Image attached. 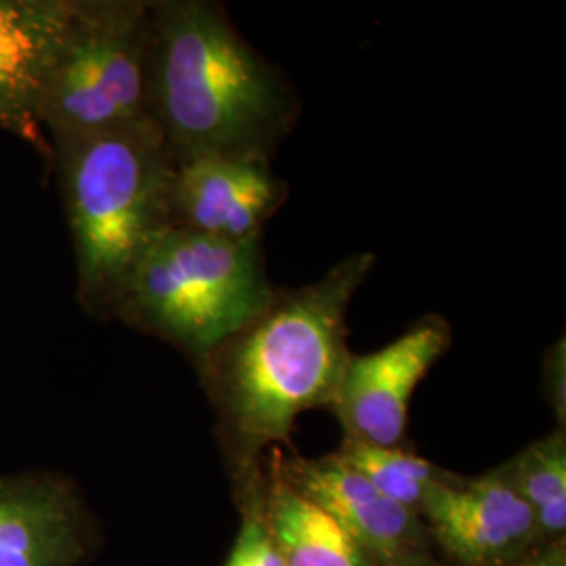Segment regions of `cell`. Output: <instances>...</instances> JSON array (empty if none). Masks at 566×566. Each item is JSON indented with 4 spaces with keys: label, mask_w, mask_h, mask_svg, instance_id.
<instances>
[{
    "label": "cell",
    "mask_w": 566,
    "mask_h": 566,
    "mask_svg": "<svg viewBox=\"0 0 566 566\" xmlns=\"http://www.w3.org/2000/svg\"><path fill=\"white\" fill-rule=\"evenodd\" d=\"M512 566H566V539L539 544Z\"/></svg>",
    "instance_id": "cell-17"
},
{
    "label": "cell",
    "mask_w": 566,
    "mask_h": 566,
    "mask_svg": "<svg viewBox=\"0 0 566 566\" xmlns=\"http://www.w3.org/2000/svg\"><path fill=\"white\" fill-rule=\"evenodd\" d=\"M147 49V0H74L39 107L49 143L149 120Z\"/></svg>",
    "instance_id": "cell-5"
},
{
    "label": "cell",
    "mask_w": 566,
    "mask_h": 566,
    "mask_svg": "<svg viewBox=\"0 0 566 566\" xmlns=\"http://www.w3.org/2000/svg\"><path fill=\"white\" fill-rule=\"evenodd\" d=\"M74 0H0V128L53 158L39 120Z\"/></svg>",
    "instance_id": "cell-11"
},
{
    "label": "cell",
    "mask_w": 566,
    "mask_h": 566,
    "mask_svg": "<svg viewBox=\"0 0 566 566\" xmlns=\"http://www.w3.org/2000/svg\"><path fill=\"white\" fill-rule=\"evenodd\" d=\"M542 388L547 405L554 411L556 428L566 430V344L565 336L552 344L544 357Z\"/></svg>",
    "instance_id": "cell-16"
},
{
    "label": "cell",
    "mask_w": 566,
    "mask_h": 566,
    "mask_svg": "<svg viewBox=\"0 0 566 566\" xmlns=\"http://www.w3.org/2000/svg\"><path fill=\"white\" fill-rule=\"evenodd\" d=\"M374 264L376 254L359 252L315 282L275 287L263 311L196 367L233 495L261 476L271 451L292 447L301 413L334 401L353 355L348 308Z\"/></svg>",
    "instance_id": "cell-1"
},
{
    "label": "cell",
    "mask_w": 566,
    "mask_h": 566,
    "mask_svg": "<svg viewBox=\"0 0 566 566\" xmlns=\"http://www.w3.org/2000/svg\"><path fill=\"white\" fill-rule=\"evenodd\" d=\"M269 462L306 500L327 512L378 566H426L437 560L422 518L395 504L334 451L324 458L271 451Z\"/></svg>",
    "instance_id": "cell-8"
},
{
    "label": "cell",
    "mask_w": 566,
    "mask_h": 566,
    "mask_svg": "<svg viewBox=\"0 0 566 566\" xmlns=\"http://www.w3.org/2000/svg\"><path fill=\"white\" fill-rule=\"evenodd\" d=\"M426 566H447V565H443V563H441V560H439V558H437V560H432V563H430V565H426Z\"/></svg>",
    "instance_id": "cell-18"
},
{
    "label": "cell",
    "mask_w": 566,
    "mask_h": 566,
    "mask_svg": "<svg viewBox=\"0 0 566 566\" xmlns=\"http://www.w3.org/2000/svg\"><path fill=\"white\" fill-rule=\"evenodd\" d=\"M99 547V525L70 476L0 474V566H86Z\"/></svg>",
    "instance_id": "cell-9"
},
{
    "label": "cell",
    "mask_w": 566,
    "mask_h": 566,
    "mask_svg": "<svg viewBox=\"0 0 566 566\" xmlns=\"http://www.w3.org/2000/svg\"><path fill=\"white\" fill-rule=\"evenodd\" d=\"M259 502L285 566H378L327 512L287 485L269 458L259 481Z\"/></svg>",
    "instance_id": "cell-12"
},
{
    "label": "cell",
    "mask_w": 566,
    "mask_h": 566,
    "mask_svg": "<svg viewBox=\"0 0 566 566\" xmlns=\"http://www.w3.org/2000/svg\"><path fill=\"white\" fill-rule=\"evenodd\" d=\"M273 292L263 240L231 242L170 227L135 269L116 319L177 346L198 367Z\"/></svg>",
    "instance_id": "cell-4"
},
{
    "label": "cell",
    "mask_w": 566,
    "mask_h": 566,
    "mask_svg": "<svg viewBox=\"0 0 566 566\" xmlns=\"http://www.w3.org/2000/svg\"><path fill=\"white\" fill-rule=\"evenodd\" d=\"M420 518L447 566H512L544 544L531 507L502 465L479 476L447 470L428 491Z\"/></svg>",
    "instance_id": "cell-6"
},
{
    "label": "cell",
    "mask_w": 566,
    "mask_h": 566,
    "mask_svg": "<svg viewBox=\"0 0 566 566\" xmlns=\"http://www.w3.org/2000/svg\"><path fill=\"white\" fill-rule=\"evenodd\" d=\"M285 200L287 185L271 164L233 156L175 163V227L231 242L263 240L264 224Z\"/></svg>",
    "instance_id": "cell-10"
},
{
    "label": "cell",
    "mask_w": 566,
    "mask_h": 566,
    "mask_svg": "<svg viewBox=\"0 0 566 566\" xmlns=\"http://www.w3.org/2000/svg\"><path fill=\"white\" fill-rule=\"evenodd\" d=\"M301 99L210 0L149 2L147 118L175 163L233 156L271 164Z\"/></svg>",
    "instance_id": "cell-2"
},
{
    "label": "cell",
    "mask_w": 566,
    "mask_h": 566,
    "mask_svg": "<svg viewBox=\"0 0 566 566\" xmlns=\"http://www.w3.org/2000/svg\"><path fill=\"white\" fill-rule=\"evenodd\" d=\"M502 468L531 507L542 542L566 539V430L528 443Z\"/></svg>",
    "instance_id": "cell-13"
},
{
    "label": "cell",
    "mask_w": 566,
    "mask_h": 566,
    "mask_svg": "<svg viewBox=\"0 0 566 566\" xmlns=\"http://www.w3.org/2000/svg\"><path fill=\"white\" fill-rule=\"evenodd\" d=\"M76 256L78 301L118 315L145 252L172 224L175 158L151 120L51 143Z\"/></svg>",
    "instance_id": "cell-3"
},
{
    "label": "cell",
    "mask_w": 566,
    "mask_h": 566,
    "mask_svg": "<svg viewBox=\"0 0 566 566\" xmlns=\"http://www.w3.org/2000/svg\"><path fill=\"white\" fill-rule=\"evenodd\" d=\"M261 476L248 489H243L242 493L233 495V502L240 512V526L223 566H285L280 549L273 544V537L264 525L259 502Z\"/></svg>",
    "instance_id": "cell-15"
},
{
    "label": "cell",
    "mask_w": 566,
    "mask_h": 566,
    "mask_svg": "<svg viewBox=\"0 0 566 566\" xmlns=\"http://www.w3.org/2000/svg\"><path fill=\"white\" fill-rule=\"evenodd\" d=\"M336 453L388 500L416 512L418 516L424 506L428 491L447 472L407 446H367L343 439Z\"/></svg>",
    "instance_id": "cell-14"
},
{
    "label": "cell",
    "mask_w": 566,
    "mask_h": 566,
    "mask_svg": "<svg viewBox=\"0 0 566 566\" xmlns=\"http://www.w3.org/2000/svg\"><path fill=\"white\" fill-rule=\"evenodd\" d=\"M451 343L449 322L430 313L382 348L350 355L327 407L343 426V439L367 446H405L411 397Z\"/></svg>",
    "instance_id": "cell-7"
}]
</instances>
